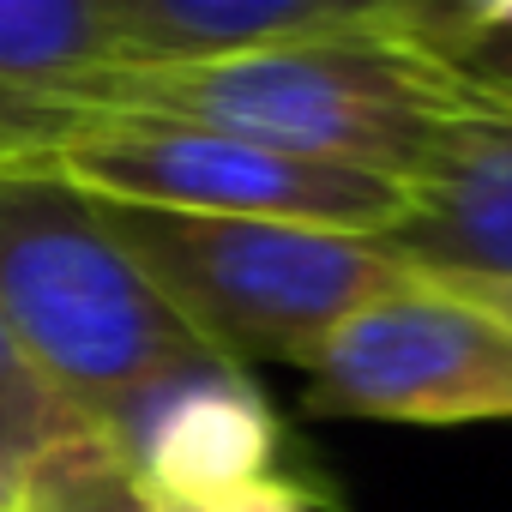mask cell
Here are the masks:
<instances>
[{"mask_svg": "<svg viewBox=\"0 0 512 512\" xmlns=\"http://www.w3.org/2000/svg\"><path fill=\"white\" fill-rule=\"evenodd\" d=\"M458 97L464 91L440 55L380 31L326 25L193 61L103 67L73 91V121H181L404 187V175L416 169L422 145L434 139Z\"/></svg>", "mask_w": 512, "mask_h": 512, "instance_id": "obj_1", "label": "cell"}, {"mask_svg": "<svg viewBox=\"0 0 512 512\" xmlns=\"http://www.w3.org/2000/svg\"><path fill=\"white\" fill-rule=\"evenodd\" d=\"M0 320L103 440L157 386L223 362L133 266L103 205L31 163H0Z\"/></svg>", "mask_w": 512, "mask_h": 512, "instance_id": "obj_2", "label": "cell"}, {"mask_svg": "<svg viewBox=\"0 0 512 512\" xmlns=\"http://www.w3.org/2000/svg\"><path fill=\"white\" fill-rule=\"evenodd\" d=\"M103 223L157 296L235 368H296L356 308L416 284V272L398 266L374 235L139 205H103Z\"/></svg>", "mask_w": 512, "mask_h": 512, "instance_id": "obj_3", "label": "cell"}, {"mask_svg": "<svg viewBox=\"0 0 512 512\" xmlns=\"http://www.w3.org/2000/svg\"><path fill=\"white\" fill-rule=\"evenodd\" d=\"M31 169L67 181L97 205L139 211H187V217H260V223H308L338 235H386L404 211V187L302 163L229 133L145 121V115H85L61 127Z\"/></svg>", "mask_w": 512, "mask_h": 512, "instance_id": "obj_4", "label": "cell"}, {"mask_svg": "<svg viewBox=\"0 0 512 512\" xmlns=\"http://www.w3.org/2000/svg\"><path fill=\"white\" fill-rule=\"evenodd\" d=\"M296 368L320 416L398 428L512 422V320L428 278L356 308Z\"/></svg>", "mask_w": 512, "mask_h": 512, "instance_id": "obj_5", "label": "cell"}, {"mask_svg": "<svg viewBox=\"0 0 512 512\" xmlns=\"http://www.w3.org/2000/svg\"><path fill=\"white\" fill-rule=\"evenodd\" d=\"M380 247L428 284H512V115L458 97Z\"/></svg>", "mask_w": 512, "mask_h": 512, "instance_id": "obj_6", "label": "cell"}, {"mask_svg": "<svg viewBox=\"0 0 512 512\" xmlns=\"http://www.w3.org/2000/svg\"><path fill=\"white\" fill-rule=\"evenodd\" d=\"M109 452L163 512H193L247 482L278 476L284 422L272 398L247 380V368L217 362L157 386L109 434Z\"/></svg>", "mask_w": 512, "mask_h": 512, "instance_id": "obj_7", "label": "cell"}, {"mask_svg": "<svg viewBox=\"0 0 512 512\" xmlns=\"http://www.w3.org/2000/svg\"><path fill=\"white\" fill-rule=\"evenodd\" d=\"M103 67L91 0H0V163H31L73 127V91Z\"/></svg>", "mask_w": 512, "mask_h": 512, "instance_id": "obj_8", "label": "cell"}, {"mask_svg": "<svg viewBox=\"0 0 512 512\" xmlns=\"http://www.w3.org/2000/svg\"><path fill=\"white\" fill-rule=\"evenodd\" d=\"M109 67L193 61L338 25V0H91Z\"/></svg>", "mask_w": 512, "mask_h": 512, "instance_id": "obj_9", "label": "cell"}, {"mask_svg": "<svg viewBox=\"0 0 512 512\" xmlns=\"http://www.w3.org/2000/svg\"><path fill=\"white\" fill-rule=\"evenodd\" d=\"M91 446H109V440L49 386V374L25 356V344L0 320V470L25 482Z\"/></svg>", "mask_w": 512, "mask_h": 512, "instance_id": "obj_10", "label": "cell"}, {"mask_svg": "<svg viewBox=\"0 0 512 512\" xmlns=\"http://www.w3.org/2000/svg\"><path fill=\"white\" fill-rule=\"evenodd\" d=\"M19 512H163L109 446L73 452L19 482Z\"/></svg>", "mask_w": 512, "mask_h": 512, "instance_id": "obj_11", "label": "cell"}, {"mask_svg": "<svg viewBox=\"0 0 512 512\" xmlns=\"http://www.w3.org/2000/svg\"><path fill=\"white\" fill-rule=\"evenodd\" d=\"M338 25L380 31L446 61L470 37V0H338Z\"/></svg>", "mask_w": 512, "mask_h": 512, "instance_id": "obj_12", "label": "cell"}, {"mask_svg": "<svg viewBox=\"0 0 512 512\" xmlns=\"http://www.w3.org/2000/svg\"><path fill=\"white\" fill-rule=\"evenodd\" d=\"M446 67H452L464 97L512 115V31H476L470 43H458L446 55Z\"/></svg>", "mask_w": 512, "mask_h": 512, "instance_id": "obj_13", "label": "cell"}, {"mask_svg": "<svg viewBox=\"0 0 512 512\" xmlns=\"http://www.w3.org/2000/svg\"><path fill=\"white\" fill-rule=\"evenodd\" d=\"M193 512H314V494L278 470V476H266V482H247V488H235V494H223V500L193 506Z\"/></svg>", "mask_w": 512, "mask_h": 512, "instance_id": "obj_14", "label": "cell"}, {"mask_svg": "<svg viewBox=\"0 0 512 512\" xmlns=\"http://www.w3.org/2000/svg\"><path fill=\"white\" fill-rule=\"evenodd\" d=\"M440 290H452L464 302H482V308H494V314L512 320V284H440Z\"/></svg>", "mask_w": 512, "mask_h": 512, "instance_id": "obj_15", "label": "cell"}, {"mask_svg": "<svg viewBox=\"0 0 512 512\" xmlns=\"http://www.w3.org/2000/svg\"><path fill=\"white\" fill-rule=\"evenodd\" d=\"M476 31H512V0H470V37Z\"/></svg>", "mask_w": 512, "mask_h": 512, "instance_id": "obj_16", "label": "cell"}, {"mask_svg": "<svg viewBox=\"0 0 512 512\" xmlns=\"http://www.w3.org/2000/svg\"><path fill=\"white\" fill-rule=\"evenodd\" d=\"M0 512H19V482L0 470Z\"/></svg>", "mask_w": 512, "mask_h": 512, "instance_id": "obj_17", "label": "cell"}]
</instances>
